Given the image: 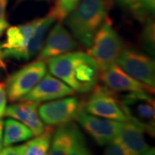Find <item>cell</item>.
Listing matches in <instances>:
<instances>
[{
	"instance_id": "cell-1",
	"label": "cell",
	"mask_w": 155,
	"mask_h": 155,
	"mask_svg": "<svg viewBox=\"0 0 155 155\" xmlns=\"http://www.w3.org/2000/svg\"><path fill=\"white\" fill-rule=\"evenodd\" d=\"M54 22L52 17L47 16L9 27L6 29L5 41L0 44V59L28 61L38 54Z\"/></svg>"
},
{
	"instance_id": "cell-2",
	"label": "cell",
	"mask_w": 155,
	"mask_h": 155,
	"mask_svg": "<svg viewBox=\"0 0 155 155\" xmlns=\"http://www.w3.org/2000/svg\"><path fill=\"white\" fill-rule=\"evenodd\" d=\"M49 72L79 93H88L97 84L99 68L83 52H70L47 62Z\"/></svg>"
},
{
	"instance_id": "cell-3",
	"label": "cell",
	"mask_w": 155,
	"mask_h": 155,
	"mask_svg": "<svg viewBox=\"0 0 155 155\" xmlns=\"http://www.w3.org/2000/svg\"><path fill=\"white\" fill-rule=\"evenodd\" d=\"M110 0H80L65 18L73 37L89 48L103 22L108 19Z\"/></svg>"
},
{
	"instance_id": "cell-4",
	"label": "cell",
	"mask_w": 155,
	"mask_h": 155,
	"mask_svg": "<svg viewBox=\"0 0 155 155\" xmlns=\"http://www.w3.org/2000/svg\"><path fill=\"white\" fill-rule=\"evenodd\" d=\"M123 49V40L108 18L97 31L87 54L96 61L99 70H103L116 64Z\"/></svg>"
},
{
	"instance_id": "cell-5",
	"label": "cell",
	"mask_w": 155,
	"mask_h": 155,
	"mask_svg": "<svg viewBox=\"0 0 155 155\" xmlns=\"http://www.w3.org/2000/svg\"><path fill=\"white\" fill-rule=\"evenodd\" d=\"M127 120L154 136V100L146 92H127L119 99Z\"/></svg>"
},
{
	"instance_id": "cell-6",
	"label": "cell",
	"mask_w": 155,
	"mask_h": 155,
	"mask_svg": "<svg viewBox=\"0 0 155 155\" xmlns=\"http://www.w3.org/2000/svg\"><path fill=\"white\" fill-rule=\"evenodd\" d=\"M88 99L82 104V110L92 116L116 122L128 121L120 105L115 91L104 84H96Z\"/></svg>"
},
{
	"instance_id": "cell-7",
	"label": "cell",
	"mask_w": 155,
	"mask_h": 155,
	"mask_svg": "<svg viewBox=\"0 0 155 155\" xmlns=\"http://www.w3.org/2000/svg\"><path fill=\"white\" fill-rule=\"evenodd\" d=\"M47 73V64L42 61L28 63L12 73L5 83L7 97L11 102L21 101Z\"/></svg>"
},
{
	"instance_id": "cell-8",
	"label": "cell",
	"mask_w": 155,
	"mask_h": 155,
	"mask_svg": "<svg viewBox=\"0 0 155 155\" xmlns=\"http://www.w3.org/2000/svg\"><path fill=\"white\" fill-rule=\"evenodd\" d=\"M116 64L139 82L154 89L155 64L151 57L138 50L124 48Z\"/></svg>"
},
{
	"instance_id": "cell-9",
	"label": "cell",
	"mask_w": 155,
	"mask_h": 155,
	"mask_svg": "<svg viewBox=\"0 0 155 155\" xmlns=\"http://www.w3.org/2000/svg\"><path fill=\"white\" fill-rule=\"evenodd\" d=\"M82 110V103L77 97H66L39 104L38 113L41 121L48 126H61L75 120Z\"/></svg>"
},
{
	"instance_id": "cell-10",
	"label": "cell",
	"mask_w": 155,
	"mask_h": 155,
	"mask_svg": "<svg viewBox=\"0 0 155 155\" xmlns=\"http://www.w3.org/2000/svg\"><path fill=\"white\" fill-rule=\"evenodd\" d=\"M78 47L77 40L67 28L61 25V22H58L45 39L42 48L39 52L37 60L47 63L51 59L72 52Z\"/></svg>"
},
{
	"instance_id": "cell-11",
	"label": "cell",
	"mask_w": 155,
	"mask_h": 155,
	"mask_svg": "<svg viewBox=\"0 0 155 155\" xmlns=\"http://www.w3.org/2000/svg\"><path fill=\"white\" fill-rule=\"evenodd\" d=\"M75 120L99 146H107L114 140L122 122L92 116L83 110L78 113Z\"/></svg>"
},
{
	"instance_id": "cell-12",
	"label": "cell",
	"mask_w": 155,
	"mask_h": 155,
	"mask_svg": "<svg viewBox=\"0 0 155 155\" xmlns=\"http://www.w3.org/2000/svg\"><path fill=\"white\" fill-rule=\"evenodd\" d=\"M98 79L104 86L115 92H146L151 94L154 91V89L150 88L149 86L129 76L116 64L99 70Z\"/></svg>"
},
{
	"instance_id": "cell-13",
	"label": "cell",
	"mask_w": 155,
	"mask_h": 155,
	"mask_svg": "<svg viewBox=\"0 0 155 155\" xmlns=\"http://www.w3.org/2000/svg\"><path fill=\"white\" fill-rule=\"evenodd\" d=\"M75 93V91L61 79L46 73L41 80L21 101L43 103L59 99Z\"/></svg>"
},
{
	"instance_id": "cell-14",
	"label": "cell",
	"mask_w": 155,
	"mask_h": 155,
	"mask_svg": "<svg viewBox=\"0 0 155 155\" xmlns=\"http://www.w3.org/2000/svg\"><path fill=\"white\" fill-rule=\"evenodd\" d=\"M144 133L142 128L130 121L122 122L112 142L118 145L126 155H142L149 148Z\"/></svg>"
},
{
	"instance_id": "cell-15",
	"label": "cell",
	"mask_w": 155,
	"mask_h": 155,
	"mask_svg": "<svg viewBox=\"0 0 155 155\" xmlns=\"http://www.w3.org/2000/svg\"><path fill=\"white\" fill-rule=\"evenodd\" d=\"M39 104L38 103L28 101H22L18 104H11L6 107L5 116L23 123L32 131L34 136H37L43 133L46 128L39 116Z\"/></svg>"
},
{
	"instance_id": "cell-16",
	"label": "cell",
	"mask_w": 155,
	"mask_h": 155,
	"mask_svg": "<svg viewBox=\"0 0 155 155\" xmlns=\"http://www.w3.org/2000/svg\"><path fill=\"white\" fill-rule=\"evenodd\" d=\"M78 128L77 125L72 122L59 126L52 137L49 155H69Z\"/></svg>"
},
{
	"instance_id": "cell-17",
	"label": "cell",
	"mask_w": 155,
	"mask_h": 155,
	"mask_svg": "<svg viewBox=\"0 0 155 155\" xmlns=\"http://www.w3.org/2000/svg\"><path fill=\"white\" fill-rule=\"evenodd\" d=\"M4 147H8L22 141H27L34 136L32 131L27 126L13 118H9L5 122H4Z\"/></svg>"
},
{
	"instance_id": "cell-18",
	"label": "cell",
	"mask_w": 155,
	"mask_h": 155,
	"mask_svg": "<svg viewBox=\"0 0 155 155\" xmlns=\"http://www.w3.org/2000/svg\"><path fill=\"white\" fill-rule=\"evenodd\" d=\"M54 132V130L51 126L46 127L43 133L23 144L22 155H43L48 153Z\"/></svg>"
},
{
	"instance_id": "cell-19",
	"label": "cell",
	"mask_w": 155,
	"mask_h": 155,
	"mask_svg": "<svg viewBox=\"0 0 155 155\" xmlns=\"http://www.w3.org/2000/svg\"><path fill=\"white\" fill-rule=\"evenodd\" d=\"M80 0H55L48 16L58 22H63Z\"/></svg>"
},
{
	"instance_id": "cell-20",
	"label": "cell",
	"mask_w": 155,
	"mask_h": 155,
	"mask_svg": "<svg viewBox=\"0 0 155 155\" xmlns=\"http://www.w3.org/2000/svg\"><path fill=\"white\" fill-rule=\"evenodd\" d=\"M145 27L141 35V41L144 48L148 51L149 54H154V45H155V28L154 21L148 17L144 21Z\"/></svg>"
},
{
	"instance_id": "cell-21",
	"label": "cell",
	"mask_w": 155,
	"mask_h": 155,
	"mask_svg": "<svg viewBox=\"0 0 155 155\" xmlns=\"http://www.w3.org/2000/svg\"><path fill=\"white\" fill-rule=\"evenodd\" d=\"M69 155H92L79 128L76 131Z\"/></svg>"
},
{
	"instance_id": "cell-22",
	"label": "cell",
	"mask_w": 155,
	"mask_h": 155,
	"mask_svg": "<svg viewBox=\"0 0 155 155\" xmlns=\"http://www.w3.org/2000/svg\"><path fill=\"white\" fill-rule=\"evenodd\" d=\"M113 1H115L120 6L128 10L134 17H136V18L141 22H144L147 18H148L145 15L141 9L140 0H113Z\"/></svg>"
},
{
	"instance_id": "cell-23",
	"label": "cell",
	"mask_w": 155,
	"mask_h": 155,
	"mask_svg": "<svg viewBox=\"0 0 155 155\" xmlns=\"http://www.w3.org/2000/svg\"><path fill=\"white\" fill-rule=\"evenodd\" d=\"M7 103V93H6L5 84L0 83V119L5 116Z\"/></svg>"
},
{
	"instance_id": "cell-24",
	"label": "cell",
	"mask_w": 155,
	"mask_h": 155,
	"mask_svg": "<svg viewBox=\"0 0 155 155\" xmlns=\"http://www.w3.org/2000/svg\"><path fill=\"white\" fill-rule=\"evenodd\" d=\"M23 145L16 147H5L0 149V155H22L23 154Z\"/></svg>"
},
{
	"instance_id": "cell-25",
	"label": "cell",
	"mask_w": 155,
	"mask_h": 155,
	"mask_svg": "<svg viewBox=\"0 0 155 155\" xmlns=\"http://www.w3.org/2000/svg\"><path fill=\"white\" fill-rule=\"evenodd\" d=\"M141 9L147 17L153 15L155 10V0H140Z\"/></svg>"
},
{
	"instance_id": "cell-26",
	"label": "cell",
	"mask_w": 155,
	"mask_h": 155,
	"mask_svg": "<svg viewBox=\"0 0 155 155\" xmlns=\"http://www.w3.org/2000/svg\"><path fill=\"white\" fill-rule=\"evenodd\" d=\"M103 155H126L122 149L116 143L111 142L107 145Z\"/></svg>"
},
{
	"instance_id": "cell-27",
	"label": "cell",
	"mask_w": 155,
	"mask_h": 155,
	"mask_svg": "<svg viewBox=\"0 0 155 155\" xmlns=\"http://www.w3.org/2000/svg\"><path fill=\"white\" fill-rule=\"evenodd\" d=\"M9 0H0V19L5 18V11Z\"/></svg>"
},
{
	"instance_id": "cell-28",
	"label": "cell",
	"mask_w": 155,
	"mask_h": 155,
	"mask_svg": "<svg viewBox=\"0 0 155 155\" xmlns=\"http://www.w3.org/2000/svg\"><path fill=\"white\" fill-rule=\"evenodd\" d=\"M8 28H9V22L5 18L0 19V36L5 32Z\"/></svg>"
},
{
	"instance_id": "cell-29",
	"label": "cell",
	"mask_w": 155,
	"mask_h": 155,
	"mask_svg": "<svg viewBox=\"0 0 155 155\" xmlns=\"http://www.w3.org/2000/svg\"><path fill=\"white\" fill-rule=\"evenodd\" d=\"M3 129H4V122L0 119V149L3 147Z\"/></svg>"
},
{
	"instance_id": "cell-30",
	"label": "cell",
	"mask_w": 155,
	"mask_h": 155,
	"mask_svg": "<svg viewBox=\"0 0 155 155\" xmlns=\"http://www.w3.org/2000/svg\"><path fill=\"white\" fill-rule=\"evenodd\" d=\"M142 155H155V149L153 147V148L149 147Z\"/></svg>"
},
{
	"instance_id": "cell-31",
	"label": "cell",
	"mask_w": 155,
	"mask_h": 155,
	"mask_svg": "<svg viewBox=\"0 0 155 155\" xmlns=\"http://www.w3.org/2000/svg\"><path fill=\"white\" fill-rule=\"evenodd\" d=\"M0 67H5V64L3 62V60H1V59H0Z\"/></svg>"
},
{
	"instance_id": "cell-32",
	"label": "cell",
	"mask_w": 155,
	"mask_h": 155,
	"mask_svg": "<svg viewBox=\"0 0 155 155\" xmlns=\"http://www.w3.org/2000/svg\"><path fill=\"white\" fill-rule=\"evenodd\" d=\"M23 0H18V2H21ZM36 1H47V2H49V1H53V0H36Z\"/></svg>"
}]
</instances>
